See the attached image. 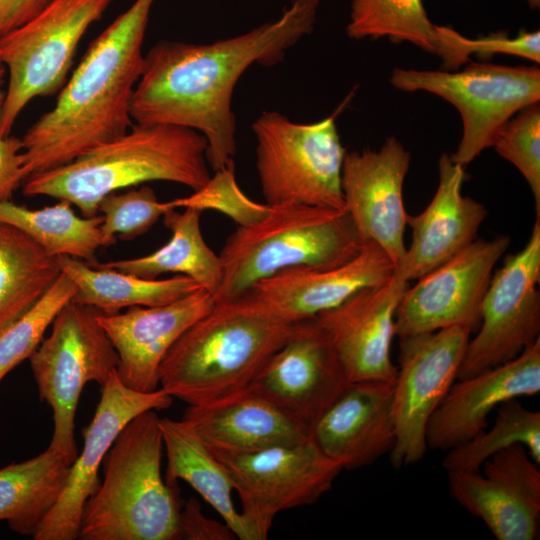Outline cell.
I'll list each match as a JSON object with an SVG mask.
<instances>
[{"instance_id": "cell-1", "label": "cell", "mask_w": 540, "mask_h": 540, "mask_svg": "<svg viewBox=\"0 0 540 540\" xmlns=\"http://www.w3.org/2000/svg\"><path fill=\"white\" fill-rule=\"evenodd\" d=\"M321 0H293L282 15L244 34L208 44L160 41L144 55L130 102L134 124L192 129L207 141L214 171L233 163L234 88L254 64L272 66L313 31Z\"/></svg>"}, {"instance_id": "cell-2", "label": "cell", "mask_w": 540, "mask_h": 540, "mask_svg": "<svg viewBox=\"0 0 540 540\" xmlns=\"http://www.w3.org/2000/svg\"><path fill=\"white\" fill-rule=\"evenodd\" d=\"M154 1L135 0L95 38L54 107L21 138L31 174L67 164L133 126L130 102Z\"/></svg>"}, {"instance_id": "cell-3", "label": "cell", "mask_w": 540, "mask_h": 540, "mask_svg": "<svg viewBox=\"0 0 540 540\" xmlns=\"http://www.w3.org/2000/svg\"><path fill=\"white\" fill-rule=\"evenodd\" d=\"M206 152V139L192 129L133 124L124 135L67 164L31 174L23 192L65 200L92 217L106 195L145 182L168 181L198 190L211 177Z\"/></svg>"}, {"instance_id": "cell-4", "label": "cell", "mask_w": 540, "mask_h": 540, "mask_svg": "<svg viewBox=\"0 0 540 540\" xmlns=\"http://www.w3.org/2000/svg\"><path fill=\"white\" fill-rule=\"evenodd\" d=\"M294 326L240 299L214 303L166 354L160 366V388L188 406L209 405L239 394Z\"/></svg>"}, {"instance_id": "cell-5", "label": "cell", "mask_w": 540, "mask_h": 540, "mask_svg": "<svg viewBox=\"0 0 540 540\" xmlns=\"http://www.w3.org/2000/svg\"><path fill=\"white\" fill-rule=\"evenodd\" d=\"M160 418L148 410L120 431L103 460V480L86 501L81 540H178L183 506L161 473Z\"/></svg>"}, {"instance_id": "cell-6", "label": "cell", "mask_w": 540, "mask_h": 540, "mask_svg": "<svg viewBox=\"0 0 540 540\" xmlns=\"http://www.w3.org/2000/svg\"><path fill=\"white\" fill-rule=\"evenodd\" d=\"M269 206L264 218L237 226L224 243L214 303L236 299L257 281L285 269L341 265L365 244L346 210L299 203Z\"/></svg>"}, {"instance_id": "cell-7", "label": "cell", "mask_w": 540, "mask_h": 540, "mask_svg": "<svg viewBox=\"0 0 540 540\" xmlns=\"http://www.w3.org/2000/svg\"><path fill=\"white\" fill-rule=\"evenodd\" d=\"M335 115L301 124L265 111L254 121L256 168L266 204L346 210L342 191L346 151Z\"/></svg>"}, {"instance_id": "cell-8", "label": "cell", "mask_w": 540, "mask_h": 540, "mask_svg": "<svg viewBox=\"0 0 540 540\" xmlns=\"http://www.w3.org/2000/svg\"><path fill=\"white\" fill-rule=\"evenodd\" d=\"M100 312L70 300L55 316L50 335L29 358L39 397L53 413L49 446L73 462L78 456L74 432L82 390L89 382L103 387L119 363L98 320Z\"/></svg>"}, {"instance_id": "cell-9", "label": "cell", "mask_w": 540, "mask_h": 540, "mask_svg": "<svg viewBox=\"0 0 540 540\" xmlns=\"http://www.w3.org/2000/svg\"><path fill=\"white\" fill-rule=\"evenodd\" d=\"M113 0H50L32 19L0 38L6 68L1 129L11 135L25 106L35 97L61 90L79 42Z\"/></svg>"}, {"instance_id": "cell-10", "label": "cell", "mask_w": 540, "mask_h": 540, "mask_svg": "<svg viewBox=\"0 0 540 540\" xmlns=\"http://www.w3.org/2000/svg\"><path fill=\"white\" fill-rule=\"evenodd\" d=\"M390 82L404 92L435 94L457 108L463 131L450 158L464 167L492 147L500 129L518 111L540 100L536 66L471 63L457 71L396 68Z\"/></svg>"}, {"instance_id": "cell-11", "label": "cell", "mask_w": 540, "mask_h": 540, "mask_svg": "<svg viewBox=\"0 0 540 540\" xmlns=\"http://www.w3.org/2000/svg\"><path fill=\"white\" fill-rule=\"evenodd\" d=\"M213 454L232 478L242 503L240 513L255 540L268 537L278 513L317 502L343 470L311 435L253 453Z\"/></svg>"}, {"instance_id": "cell-12", "label": "cell", "mask_w": 540, "mask_h": 540, "mask_svg": "<svg viewBox=\"0 0 540 540\" xmlns=\"http://www.w3.org/2000/svg\"><path fill=\"white\" fill-rule=\"evenodd\" d=\"M540 219L524 248L508 255L491 277L478 333L465 348L457 379L474 376L520 355L539 339Z\"/></svg>"}, {"instance_id": "cell-13", "label": "cell", "mask_w": 540, "mask_h": 540, "mask_svg": "<svg viewBox=\"0 0 540 540\" xmlns=\"http://www.w3.org/2000/svg\"><path fill=\"white\" fill-rule=\"evenodd\" d=\"M471 330L450 326L400 337L399 365L393 383L395 468L420 461L427 450L428 421L457 379Z\"/></svg>"}, {"instance_id": "cell-14", "label": "cell", "mask_w": 540, "mask_h": 540, "mask_svg": "<svg viewBox=\"0 0 540 540\" xmlns=\"http://www.w3.org/2000/svg\"><path fill=\"white\" fill-rule=\"evenodd\" d=\"M510 244L508 236L475 239L449 260L420 277L402 296L395 314L399 337L450 326L476 330L492 270Z\"/></svg>"}, {"instance_id": "cell-15", "label": "cell", "mask_w": 540, "mask_h": 540, "mask_svg": "<svg viewBox=\"0 0 540 540\" xmlns=\"http://www.w3.org/2000/svg\"><path fill=\"white\" fill-rule=\"evenodd\" d=\"M350 382L314 318L296 323L247 390L310 430Z\"/></svg>"}, {"instance_id": "cell-16", "label": "cell", "mask_w": 540, "mask_h": 540, "mask_svg": "<svg viewBox=\"0 0 540 540\" xmlns=\"http://www.w3.org/2000/svg\"><path fill=\"white\" fill-rule=\"evenodd\" d=\"M522 444L488 458L480 470L448 472L449 493L498 540H533L540 517V470Z\"/></svg>"}, {"instance_id": "cell-17", "label": "cell", "mask_w": 540, "mask_h": 540, "mask_svg": "<svg viewBox=\"0 0 540 540\" xmlns=\"http://www.w3.org/2000/svg\"><path fill=\"white\" fill-rule=\"evenodd\" d=\"M94 417L84 431L82 451L72 463L66 485L33 536L35 540L78 539L83 507L97 490L100 465L125 425L148 410H164L173 398L160 387L139 392L125 386L115 371L101 387Z\"/></svg>"}, {"instance_id": "cell-18", "label": "cell", "mask_w": 540, "mask_h": 540, "mask_svg": "<svg viewBox=\"0 0 540 540\" xmlns=\"http://www.w3.org/2000/svg\"><path fill=\"white\" fill-rule=\"evenodd\" d=\"M409 282L396 270L380 283L355 292L313 317L335 352L349 382L394 383L397 366L390 350L395 314Z\"/></svg>"}, {"instance_id": "cell-19", "label": "cell", "mask_w": 540, "mask_h": 540, "mask_svg": "<svg viewBox=\"0 0 540 540\" xmlns=\"http://www.w3.org/2000/svg\"><path fill=\"white\" fill-rule=\"evenodd\" d=\"M395 270L386 252L368 241L341 265L285 269L257 281L236 299L282 322L296 324L338 306L358 290L387 279Z\"/></svg>"}, {"instance_id": "cell-20", "label": "cell", "mask_w": 540, "mask_h": 540, "mask_svg": "<svg viewBox=\"0 0 540 540\" xmlns=\"http://www.w3.org/2000/svg\"><path fill=\"white\" fill-rule=\"evenodd\" d=\"M409 165L410 153L392 136L376 151L346 152L342 166L345 208L360 239L379 245L396 267L406 252L403 184Z\"/></svg>"}, {"instance_id": "cell-21", "label": "cell", "mask_w": 540, "mask_h": 540, "mask_svg": "<svg viewBox=\"0 0 540 540\" xmlns=\"http://www.w3.org/2000/svg\"><path fill=\"white\" fill-rule=\"evenodd\" d=\"M213 306L212 294L201 288L166 305L133 306L124 313L100 312L98 320L119 357L120 381L139 392L157 390L166 354Z\"/></svg>"}, {"instance_id": "cell-22", "label": "cell", "mask_w": 540, "mask_h": 540, "mask_svg": "<svg viewBox=\"0 0 540 540\" xmlns=\"http://www.w3.org/2000/svg\"><path fill=\"white\" fill-rule=\"evenodd\" d=\"M458 380L428 421L431 449L447 451L470 440L502 403L540 392V338L511 361Z\"/></svg>"}, {"instance_id": "cell-23", "label": "cell", "mask_w": 540, "mask_h": 540, "mask_svg": "<svg viewBox=\"0 0 540 540\" xmlns=\"http://www.w3.org/2000/svg\"><path fill=\"white\" fill-rule=\"evenodd\" d=\"M317 446L342 469L369 466L396 440L393 383L350 382L311 427Z\"/></svg>"}, {"instance_id": "cell-24", "label": "cell", "mask_w": 540, "mask_h": 540, "mask_svg": "<svg viewBox=\"0 0 540 540\" xmlns=\"http://www.w3.org/2000/svg\"><path fill=\"white\" fill-rule=\"evenodd\" d=\"M439 183L431 202L418 215H408L412 241L396 271L408 282L434 270L471 244L487 216L485 206L461 193L464 166L442 154Z\"/></svg>"}, {"instance_id": "cell-25", "label": "cell", "mask_w": 540, "mask_h": 540, "mask_svg": "<svg viewBox=\"0 0 540 540\" xmlns=\"http://www.w3.org/2000/svg\"><path fill=\"white\" fill-rule=\"evenodd\" d=\"M182 420L214 453H253L310 436L307 426L247 389L213 404L188 406Z\"/></svg>"}, {"instance_id": "cell-26", "label": "cell", "mask_w": 540, "mask_h": 540, "mask_svg": "<svg viewBox=\"0 0 540 540\" xmlns=\"http://www.w3.org/2000/svg\"><path fill=\"white\" fill-rule=\"evenodd\" d=\"M160 428L167 456L166 484L178 487L179 479L187 482L216 510L236 538L255 540L234 505V484L224 464L184 420L160 418Z\"/></svg>"}, {"instance_id": "cell-27", "label": "cell", "mask_w": 540, "mask_h": 540, "mask_svg": "<svg viewBox=\"0 0 540 540\" xmlns=\"http://www.w3.org/2000/svg\"><path fill=\"white\" fill-rule=\"evenodd\" d=\"M202 211L169 209L163 215L171 231L169 241L156 251L137 258L88 263L99 269H111L146 279L176 273L195 280L212 295L221 280V261L205 242L200 225Z\"/></svg>"}, {"instance_id": "cell-28", "label": "cell", "mask_w": 540, "mask_h": 540, "mask_svg": "<svg viewBox=\"0 0 540 540\" xmlns=\"http://www.w3.org/2000/svg\"><path fill=\"white\" fill-rule=\"evenodd\" d=\"M73 463L50 446L39 455L0 469V521L33 537L57 503Z\"/></svg>"}, {"instance_id": "cell-29", "label": "cell", "mask_w": 540, "mask_h": 540, "mask_svg": "<svg viewBox=\"0 0 540 540\" xmlns=\"http://www.w3.org/2000/svg\"><path fill=\"white\" fill-rule=\"evenodd\" d=\"M56 260L61 272L76 285L72 300L105 314L118 313L124 307L166 305L202 288L184 275L146 279L116 270L94 268L70 256H57Z\"/></svg>"}, {"instance_id": "cell-30", "label": "cell", "mask_w": 540, "mask_h": 540, "mask_svg": "<svg viewBox=\"0 0 540 540\" xmlns=\"http://www.w3.org/2000/svg\"><path fill=\"white\" fill-rule=\"evenodd\" d=\"M60 273L56 257L0 221V331L27 311Z\"/></svg>"}, {"instance_id": "cell-31", "label": "cell", "mask_w": 540, "mask_h": 540, "mask_svg": "<svg viewBox=\"0 0 540 540\" xmlns=\"http://www.w3.org/2000/svg\"><path fill=\"white\" fill-rule=\"evenodd\" d=\"M103 219L98 214L79 217L65 200L36 210L11 200L0 202V221L20 229L51 256H70L86 263L96 262L97 249L111 246L101 230Z\"/></svg>"}, {"instance_id": "cell-32", "label": "cell", "mask_w": 540, "mask_h": 540, "mask_svg": "<svg viewBox=\"0 0 540 540\" xmlns=\"http://www.w3.org/2000/svg\"><path fill=\"white\" fill-rule=\"evenodd\" d=\"M514 444L525 446L540 464V412L526 408L519 399L502 403L490 428L447 450L442 466L447 471L480 470L488 458Z\"/></svg>"}, {"instance_id": "cell-33", "label": "cell", "mask_w": 540, "mask_h": 540, "mask_svg": "<svg viewBox=\"0 0 540 540\" xmlns=\"http://www.w3.org/2000/svg\"><path fill=\"white\" fill-rule=\"evenodd\" d=\"M346 32L352 39L387 37L436 54V25L423 0H352Z\"/></svg>"}, {"instance_id": "cell-34", "label": "cell", "mask_w": 540, "mask_h": 540, "mask_svg": "<svg viewBox=\"0 0 540 540\" xmlns=\"http://www.w3.org/2000/svg\"><path fill=\"white\" fill-rule=\"evenodd\" d=\"M76 285L63 272L20 317L0 331V381L37 349L62 307L72 300Z\"/></svg>"}, {"instance_id": "cell-35", "label": "cell", "mask_w": 540, "mask_h": 540, "mask_svg": "<svg viewBox=\"0 0 540 540\" xmlns=\"http://www.w3.org/2000/svg\"><path fill=\"white\" fill-rule=\"evenodd\" d=\"M436 55L447 71L458 70L471 60L472 55L491 56L508 54L540 62V32L521 31L515 37L506 33H496L471 39L454 29L437 26Z\"/></svg>"}, {"instance_id": "cell-36", "label": "cell", "mask_w": 540, "mask_h": 540, "mask_svg": "<svg viewBox=\"0 0 540 540\" xmlns=\"http://www.w3.org/2000/svg\"><path fill=\"white\" fill-rule=\"evenodd\" d=\"M524 176L532 191L540 218V105L533 103L518 111L500 129L492 145Z\"/></svg>"}, {"instance_id": "cell-37", "label": "cell", "mask_w": 540, "mask_h": 540, "mask_svg": "<svg viewBox=\"0 0 540 540\" xmlns=\"http://www.w3.org/2000/svg\"><path fill=\"white\" fill-rule=\"evenodd\" d=\"M169 209L148 186L110 193L98 204L104 218L101 230L111 245L117 235L121 240H132L146 233Z\"/></svg>"}, {"instance_id": "cell-38", "label": "cell", "mask_w": 540, "mask_h": 540, "mask_svg": "<svg viewBox=\"0 0 540 540\" xmlns=\"http://www.w3.org/2000/svg\"><path fill=\"white\" fill-rule=\"evenodd\" d=\"M168 208H195L200 211L215 210L231 218L237 226H247L264 218L268 204L251 200L240 189L234 171V162L214 171L204 186L187 197L166 202Z\"/></svg>"}, {"instance_id": "cell-39", "label": "cell", "mask_w": 540, "mask_h": 540, "mask_svg": "<svg viewBox=\"0 0 540 540\" xmlns=\"http://www.w3.org/2000/svg\"><path fill=\"white\" fill-rule=\"evenodd\" d=\"M4 90L0 91V202L10 201L14 192L31 175L22 140L4 135L1 129Z\"/></svg>"}, {"instance_id": "cell-40", "label": "cell", "mask_w": 540, "mask_h": 540, "mask_svg": "<svg viewBox=\"0 0 540 540\" xmlns=\"http://www.w3.org/2000/svg\"><path fill=\"white\" fill-rule=\"evenodd\" d=\"M236 536L223 522L206 517L195 498L183 503L179 516L178 540H233Z\"/></svg>"}, {"instance_id": "cell-41", "label": "cell", "mask_w": 540, "mask_h": 540, "mask_svg": "<svg viewBox=\"0 0 540 540\" xmlns=\"http://www.w3.org/2000/svg\"><path fill=\"white\" fill-rule=\"evenodd\" d=\"M50 0H0V38L36 16Z\"/></svg>"}, {"instance_id": "cell-42", "label": "cell", "mask_w": 540, "mask_h": 540, "mask_svg": "<svg viewBox=\"0 0 540 540\" xmlns=\"http://www.w3.org/2000/svg\"><path fill=\"white\" fill-rule=\"evenodd\" d=\"M7 71L3 64L0 62V91L3 90V86L6 82Z\"/></svg>"}, {"instance_id": "cell-43", "label": "cell", "mask_w": 540, "mask_h": 540, "mask_svg": "<svg viewBox=\"0 0 540 540\" xmlns=\"http://www.w3.org/2000/svg\"><path fill=\"white\" fill-rule=\"evenodd\" d=\"M526 2L532 9L539 8L540 6V0H526Z\"/></svg>"}]
</instances>
